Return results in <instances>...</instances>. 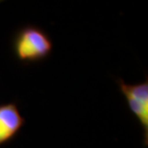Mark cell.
Listing matches in <instances>:
<instances>
[{
	"mask_svg": "<svg viewBox=\"0 0 148 148\" xmlns=\"http://www.w3.org/2000/svg\"><path fill=\"white\" fill-rule=\"evenodd\" d=\"M54 44L50 35L40 26L27 24L18 28L12 40L13 54L20 64L43 62L51 55Z\"/></svg>",
	"mask_w": 148,
	"mask_h": 148,
	"instance_id": "obj_1",
	"label": "cell"
},
{
	"mask_svg": "<svg viewBox=\"0 0 148 148\" xmlns=\"http://www.w3.org/2000/svg\"><path fill=\"white\" fill-rule=\"evenodd\" d=\"M119 91L126 99L130 112L138 120L143 130V147L148 146V78L138 84H128L122 78L116 79Z\"/></svg>",
	"mask_w": 148,
	"mask_h": 148,
	"instance_id": "obj_2",
	"label": "cell"
},
{
	"mask_svg": "<svg viewBox=\"0 0 148 148\" xmlns=\"http://www.w3.org/2000/svg\"><path fill=\"white\" fill-rule=\"evenodd\" d=\"M26 118L16 102L0 104V147L13 141L25 125Z\"/></svg>",
	"mask_w": 148,
	"mask_h": 148,
	"instance_id": "obj_3",
	"label": "cell"
}]
</instances>
